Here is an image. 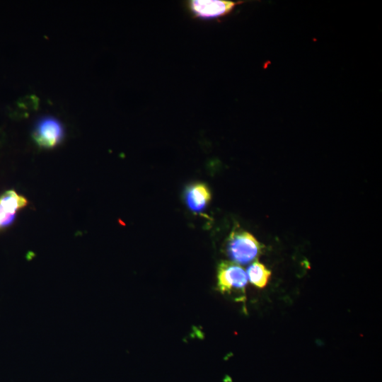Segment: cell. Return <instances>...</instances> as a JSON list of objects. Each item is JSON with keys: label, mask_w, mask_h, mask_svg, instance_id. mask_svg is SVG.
<instances>
[{"label": "cell", "mask_w": 382, "mask_h": 382, "mask_svg": "<svg viewBox=\"0 0 382 382\" xmlns=\"http://www.w3.org/2000/svg\"><path fill=\"white\" fill-rule=\"evenodd\" d=\"M261 245L250 233L233 231L226 244V253L236 264L245 265L257 258L261 252Z\"/></svg>", "instance_id": "1"}, {"label": "cell", "mask_w": 382, "mask_h": 382, "mask_svg": "<svg viewBox=\"0 0 382 382\" xmlns=\"http://www.w3.org/2000/svg\"><path fill=\"white\" fill-rule=\"evenodd\" d=\"M241 3L224 0H190L187 2V8L196 18L214 20L230 13Z\"/></svg>", "instance_id": "2"}, {"label": "cell", "mask_w": 382, "mask_h": 382, "mask_svg": "<svg viewBox=\"0 0 382 382\" xmlns=\"http://www.w3.org/2000/svg\"><path fill=\"white\" fill-rule=\"evenodd\" d=\"M248 282L245 271L235 262L224 261L219 265L217 285L222 293L233 290L244 291Z\"/></svg>", "instance_id": "3"}, {"label": "cell", "mask_w": 382, "mask_h": 382, "mask_svg": "<svg viewBox=\"0 0 382 382\" xmlns=\"http://www.w3.org/2000/svg\"><path fill=\"white\" fill-rule=\"evenodd\" d=\"M33 137L39 146L51 148L59 144L62 139L63 128L56 119L45 117L37 122Z\"/></svg>", "instance_id": "4"}, {"label": "cell", "mask_w": 382, "mask_h": 382, "mask_svg": "<svg viewBox=\"0 0 382 382\" xmlns=\"http://www.w3.org/2000/svg\"><path fill=\"white\" fill-rule=\"evenodd\" d=\"M27 199L14 190H7L0 196V229L11 224L16 213L27 205Z\"/></svg>", "instance_id": "5"}, {"label": "cell", "mask_w": 382, "mask_h": 382, "mask_svg": "<svg viewBox=\"0 0 382 382\" xmlns=\"http://www.w3.org/2000/svg\"><path fill=\"white\" fill-rule=\"evenodd\" d=\"M185 196L187 207L195 212H202L211 199V192L208 187L203 183L188 186Z\"/></svg>", "instance_id": "6"}, {"label": "cell", "mask_w": 382, "mask_h": 382, "mask_svg": "<svg viewBox=\"0 0 382 382\" xmlns=\"http://www.w3.org/2000/svg\"><path fill=\"white\" fill-rule=\"evenodd\" d=\"M250 282L258 288L265 287L271 276V272L259 262H254L245 272Z\"/></svg>", "instance_id": "7"}, {"label": "cell", "mask_w": 382, "mask_h": 382, "mask_svg": "<svg viewBox=\"0 0 382 382\" xmlns=\"http://www.w3.org/2000/svg\"><path fill=\"white\" fill-rule=\"evenodd\" d=\"M38 105V99L35 96H26L18 102V106L23 111L34 110Z\"/></svg>", "instance_id": "8"}]
</instances>
